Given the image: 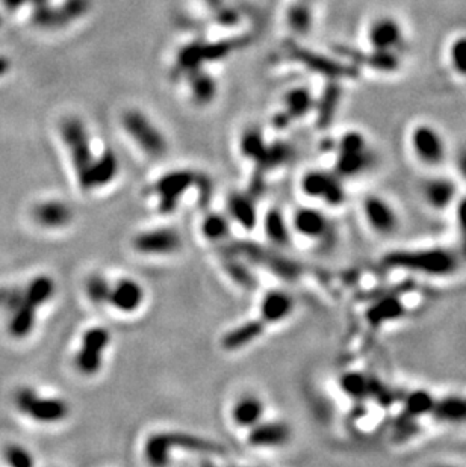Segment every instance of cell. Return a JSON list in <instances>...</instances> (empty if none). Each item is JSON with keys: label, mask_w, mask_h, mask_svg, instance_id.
I'll return each mask as SVG.
<instances>
[{"label": "cell", "mask_w": 466, "mask_h": 467, "mask_svg": "<svg viewBox=\"0 0 466 467\" xmlns=\"http://www.w3.org/2000/svg\"><path fill=\"white\" fill-rule=\"evenodd\" d=\"M383 265L391 270L412 272L424 277H450L459 271L460 256L450 248H400L386 253L382 259Z\"/></svg>", "instance_id": "obj_1"}, {"label": "cell", "mask_w": 466, "mask_h": 467, "mask_svg": "<svg viewBox=\"0 0 466 467\" xmlns=\"http://www.w3.org/2000/svg\"><path fill=\"white\" fill-rule=\"evenodd\" d=\"M190 451L197 454H221V446L200 435L188 433H157L144 445L145 460L153 466H167L173 461V451Z\"/></svg>", "instance_id": "obj_2"}, {"label": "cell", "mask_w": 466, "mask_h": 467, "mask_svg": "<svg viewBox=\"0 0 466 467\" xmlns=\"http://www.w3.org/2000/svg\"><path fill=\"white\" fill-rule=\"evenodd\" d=\"M375 165L377 156L363 133L353 131L339 138L338 145H336L335 173L344 180L366 174Z\"/></svg>", "instance_id": "obj_3"}, {"label": "cell", "mask_w": 466, "mask_h": 467, "mask_svg": "<svg viewBox=\"0 0 466 467\" xmlns=\"http://www.w3.org/2000/svg\"><path fill=\"white\" fill-rule=\"evenodd\" d=\"M112 342V333L106 327H90L79 343V350L75 354L76 371L86 379H93L102 371L105 363V354Z\"/></svg>", "instance_id": "obj_4"}, {"label": "cell", "mask_w": 466, "mask_h": 467, "mask_svg": "<svg viewBox=\"0 0 466 467\" xmlns=\"http://www.w3.org/2000/svg\"><path fill=\"white\" fill-rule=\"evenodd\" d=\"M14 401L23 414L39 423H59L70 416V404L58 396H43L31 387L17 390Z\"/></svg>", "instance_id": "obj_5"}, {"label": "cell", "mask_w": 466, "mask_h": 467, "mask_svg": "<svg viewBox=\"0 0 466 467\" xmlns=\"http://www.w3.org/2000/svg\"><path fill=\"white\" fill-rule=\"evenodd\" d=\"M61 135L64 138L68 154H70L77 183L82 188L86 174L97 157L93 152L91 136L88 133L84 123L76 120V118L75 120L73 118L72 120H65L61 124Z\"/></svg>", "instance_id": "obj_6"}, {"label": "cell", "mask_w": 466, "mask_h": 467, "mask_svg": "<svg viewBox=\"0 0 466 467\" xmlns=\"http://www.w3.org/2000/svg\"><path fill=\"white\" fill-rule=\"evenodd\" d=\"M197 183L198 176L191 170H174L161 176L150 191L156 197L157 211L162 215L173 213L182 197Z\"/></svg>", "instance_id": "obj_7"}, {"label": "cell", "mask_w": 466, "mask_h": 467, "mask_svg": "<svg viewBox=\"0 0 466 467\" xmlns=\"http://www.w3.org/2000/svg\"><path fill=\"white\" fill-rule=\"evenodd\" d=\"M300 190L306 197L312 198V200H321L330 207H339L347 200L344 178L335 171H307L302 177Z\"/></svg>", "instance_id": "obj_8"}, {"label": "cell", "mask_w": 466, "mask_h": 467, "mask_svg": "<svg viewBox=\"0 0 466 467\" xmlns=\"http://www.w3.org/2000/svg\"><path fill=\"white\" fill-rule=\"evenodd\" d=\"M410 148L416 161L424 166L438 168L447 161V143L438 129L430 124H420L410 132Z\"/></svg>", "instance_id": "obj_9"}, {"label": "cell", "mask_w": 466, "mask_h": 467, "mask_svg": "<svg viewBox=\"0 0 466 467\" xmlns=\"http://www.w3.org/2000/svg\"><path fill=\"white\" fill-rule=\"evenodd\" d=\"M126 133L141 148L144 154L161 157L168 150V143L164 133L148 118L140 112H127L123 118Z\"/></svg>", "instance_id": "obj_10"}, {"label": "cell", "mask_w": 466, "mask_h": 467, "mask_svg": "<svg viewBox=\"0 0 466 467\" xmlns=\"http://www.w3.org/2000/svg\"><path fill=\"white\" fill-rule=\"evenodd\" d=\"M362 216L370 230L382 237H389L400 230V215L394 204L382 195H366L361 204Z\"/></svg>", "instance_id": "obj_11"}, {"label": "cell", "mask_w": 466, "mask_h": 467, "mask_svg": "<svg viewBox=\"0 0 466 467\" xmlns=\"http://www.w3.org/2000/svg\"><path fill=\"white\" fill-rule=\"evenodd\" d=\"M136 253L152 257H165L179 253L183 246L182 235L171 227H156L136 233L132 239Z\"/></svg>", "instance_id": "obj_12"}, {"label": "cell", "mask_w": 466, "mask_h": 467, "mask_svg": "<svg viewBox=\"0 0 466 467\" xmlns=\"http://www.w3.org/2000/svg\"><path fill=\"white\" fill-rule=\"evenodd\" d=\"M422 202L432 211L445 212L454 206L459 198V186L447 176H430L424 178L420 185Z\"/></svg>", "instance_id": "obj_13"}, {"label": "cell", "mask_w": 466, "mask_h": 467, "mask_svg": "<svg viewBox=\"0 0 466 467\" xmlns=\"http://www.w3.org/2000/svg\"><path fill=\"white\" fill-rule=\"evenodd\" d=\"M145 301L144 286L131 277H123L111 284L108 305L118 313L132 315L143 307Z\"/></svg>", "instance_id": "obj_14"}, {"label": "cell", "mask_w": 466, "mask_h": 467, "mask_svg": "<svg viewBox=\"0 0 466 467\" xmlns=\"http://www.w3.org/2000/svg\"><path fill=\"white\" fill-rule=\"evenodd\" d=\"M292 439L290 423L283 421H261L249 430L247 440L257 449H279Z\"/></svg>", "instance_id": "obj_15"}, {"label": "cell", "mask_w": 466, "mask_h": 467, "mask_svg": "<svg viewBox=\"0 0 466 467\" xmlns=\"http://www.w3.org/2000/svg\"><path fill=\"white\" fill-rule=\"evenodd\" d=\"M291 228L309 241H325L332 235V223L320 209L300 207L295 211Z\"/></svg>", "instance_id": "obj_16"}, {"label": "cell", "mask_w": 466, "mask_h": 467, "mask_svg": "<svg viewBox=\"0 0 466 467\" xmlns=\"http://www.w3.org/2000/svg\"><path fill=\"white\" fill-rule=\"evenodd\" d=\"M368 39L375 51L400 53L404 47V35L400 23L391 17H380L371 25Z\"/></svg>", "instance_id": "obj_17"}, {"label": "cell", "mask_w": 466, "mask_h": 467, "mask_svg": "<svg viewBox=\"0 0 466 467\" xmlns=\"http://www.w3.org/2000/svg\"><path fill=\"white\" fill-rule=\"evenodd\" d=\"M118 173H120V161H118L114 152L106 150L96 157L81 190L84 192L102 190V188H106L115 180Z\"/></svg>", "instance_id": "obj_18"}, {"label": "cell", "mask_w": 466, "mask_h": 467, "mask_svg": "<svg viewBox=\"0 0 466 467\" xmlns=\"http://www.w3.org/2000/svg\"><path fill=\"white\" fill-rule=\"evenodd\" d=\"M294 310H295L294 296L286 291L276 289L265 294V296L262 298L259 317H262L264 322L270 327L290 320Z\"/></svg>", "instance_id": "obj_19"}, {"label": "cell", "mask_w": 466, "mask_h": 467, "mask_svg": "<svg viewBox=\"0 0 466 467\" xmlns=\"http://www.w3.org/2000/svg\"><path fill=\"white\" fill-rule=\"evenodd\" d=\"M430 416L442 425L466 426V395L447 393L436 396Z\"/></svg>", "instance_id": "obj_20"}, {"label": "cell", "mask_w": 466, "mask_h": 467, "mask_svg": "<svg viewBox=\"0 0 466 467\" xmlns=\"http://www.w3.org/2000/svg\"><path fill=\"white\" fill-rule=\"evenodd\" d=\"M32 215L39 225L44 228H52V230L70 225L75 218L72 206L61 200H47L38 203L34 207Z\"/></svg>", "instance_id": "obj_21"}, {"label": "cell", "mask_w": 466, "mask_h": 467, "mask_svg": "<svg viewBox=\"0 0 466 467\" xmlns=\"http://www.w3.org/2000/svg\"><path fill=\"white\" fill-rule=\"evenodd\" d=\"M231 414L238 428L250 430L265 417V402L254 393L241 395L235 401Z\"/></svg>", "instance_id": "obj_22"}, {"label": "cell", "mask_w": 466, "mask_h": 467, "mask_svg": "<svg viewBox=\"0 0 466 467\" xmlns=\"http://www.w3.org/2000/svg\"><path fill=\"white\" fill-rule=\"evenodd\" d=\"M408 309L399 296H383L375 300L365 312V320L373 327H384L403 320Z\"/></svg>", "instance_id": "obj_23"}, {"label": "cell", "mask_w": 466, "mask_h": 467, "mask_svg": "<svg viewBox=\"0 0 466 467\" xmlns=\"http://www.w3.org/2000/svg\"><path fill=\"white\" fill-rule=\"evenodd\" d=\"M266 329H268V325L264 322L262 317L247 321L241 325L235 327V329H232L231 331H227L223 336L221 345L227 351H240L242 348L249 346L250 343L259 339V337L266 331Z\"/></svg>", "instance_id": "obj_24"}, {"label": "cell", "mask_w": 466, "mask_h": 467, "mask_svg": "<svg viewBox=\"0 0 466 467\" xmlns=\"http://www.w3.org/2000/svg\"><path fill=\"white\" fill-rule=\"evenodd\" d=\"M339 52H342L345 56L351 58L356 64H365L366 67H371L384 73L395 72L401 64L400 53L395 52L375 51V48H373L371 52H361L356 51V48H347V47H341Z\"/></svg>", "instance_id": "obj_25"}, {"label": "cell", "mask_w": 466, "mask_h": 467, "mask_svg": "<svg viewBox=\"0 0 466 467\" xmlns=\"http://www.w3.org/2000/svg\"><path fill=\"white\" fill-rule=\"evenodd\" d=\"M227 212L232 221L240 224L245 230H252L257 223V209L250 197L233 194L227 202Z\"/></svg>", "instance_id": "obj_26"}, {"label": "cell", "mask_w": 466, "mask_h": 467, "mask_svg": "<svg viewBox=\"0 0 466 467\" xmlns=\"http://www.w3.org/2000/svg\"><path fill=\"white\" fill-rule=\"evenodd\" d=\"M9 313H11V320H9V333L11 336L17 337V339H23V337L31 334L37 322V307L23 300L22 304Z\"/></svg>", "instance_id": "obj_27"}, {"label": "cell", "mask_w": 466, "mask_h": 467, "mask_svg": "<svg viewBox=\"0 0 466 467\" xmlns=\"http://www.w3.org/2000/svg\"><path fill=\"white\" fill-rule=\"evenodd\" d=\"M25 300L32 304L37 309L47 304L56 294V283L52 277L38 275L32 278L29 284L23 289Z\"/></svg>", "instance_id": "obj_28"}, {"label": "cell", "mask_w": 466, "mask_h": 467, "mask_svg": "<svg viewBox=\"0 0 466 467\" xmlns=\"http://www.w3.org/2000/svg\"><path fill=\"white\" fill-rule=\"evenodd\" d=\"M341 390L351 400H365L371 395L373 383L363 372H345L339 379Z\"/></svg>", "instance_id": "obj_29"}, {"label": "cell", "mask_w": 466, "mask_h": 467, "mask_svg": "<svg viewBox=\"0 0 466 467\" xmlns=\"http://www.w3.org/2000/svg\"><path fill=\"white\" fill-rule=\"evenodd\" d=\"M264 228L266 236L277 245H286L291 237V225L287 224L280 211H270L265 216Z\"/></svg>", "instance_id": "obj_30"}, {"label": "cell", "mask_w": 466, "mask_h": 467, "mask_svg": "<svg viewBox=\"0 0 466 467\" xmlns=\"http://www.w3.org/2000/svg\"><path fill=\"white\" fill-rule=\"evenodd\" d=\"M436 396L429 390H413L404 400V410L412 416L413 419L421 416H430Z\"/></svg>", "instance_id": "obj_31"}, {"label": "cell", "mask_w": 466, "mask_h": 467, "mask_svg": "<svg viewBox=\"0 0 466 467\" xmlns=\"http://www.w3.org/2000/svg\"><path fill=\"white\" fill-rule=\"evenodd\" d=\"M202 233L212 242H220L226 239L231 233V218L221 213L207 215L202 223Z\"/></svg>", "instance_id": "obj_32"}, {"label": "cell", "mask_w": 466, "mask_h": 467, "mask_svg": "<svg viewBox=\"0 0 466 467\" xmlns=\"http://www.w3.org/2000/svg\"><path fill=\"white\" fill-rule=\"evenodd\" d=\"M111 282L102 274H93L85 282V294L88 301L94 305H108L109 291H111Z\"/></svg>", "instance_id": "obj_33"}, {"label": "cell", "mask_w": 466, "mask_h": 467, "mask_svg": "<svg viewBox=\"0 0 466 467\" xmlns=\"http://www.w3.org/2000/svg\"><path fill=\"white\" fill-rule=\"evenodd\" d=\"M291 26L299 32H307L312 25V13L307 4H299L291 9L290 15Z\"/></svg>", "instance_id": "obj_34"}, {"label": "cell", "mask_w": 466, "mask_h": 467, "mask_svg": "<svg viewBox=\"0 0 466 467\" xmlns=\"http://www.w3.org/2000/svg\"><path fill=\"white\" fill-rule=\"evenodd\" d=\"M5 459L6 461L14 467H32L34 459L29 451L18 445H9L5 449Z\"/></svg>", "instance_id": "obj_35"}, {"label": "cell", "mask_w": 466, "mask_h": 467, "mask_svg": "<svg viewBox=\"0 0 466 467\" xmlns=\"http://www.w3.org/2000/svg\"><path fill=\"white\" fill-rule=\"evenodd\" d=\"M287 105H290V118H299L302 115H306L312 107L311 94L307 91H297L291 94Z\"/></svg>", "instance_id": "obj_36"}, {"label": "cell", "mask_w": 466, "mask_h": 467, "mask_svg": "<svg viewBox=\"0 0 466 467\" xmlns=\"http://www.w3.org/2000/svg\"><path fill=\"white\" fill-rule=\"evenodd\" d=\"M451 64L455 72L466 77V37L455 39L451 46Z\"/></svg>", "instance_id": "obj_37"}, {"label": "cell", "mask_w": 466, "mask_h": 467, "mask_svg": "<svg viewBox=\"0 0 466 467\" xmlns=\"http://www.w3.org/2000/svg\"><path fill=\"white\" fill-rule=\"evenodd\" d=\"M338 102H339L338 88H332L330 91H327V94L324 96V100H323V105L320 109V120L323 124L330 123Z\"/></svg>", "instance_id": "obj_38"}, {"label": "cell", "mask_w": 466, "mask_h": 467, "mask_svg": "<svg viewBox=\"0 0 466 467\" xmlns=\"http://www.w3.org/2000/svg\"><path fill=\"white\" fill-rule=\"evenodd\" d=\"M454 215H455V223H458L459 233L466 232V195L458 198V202L454 203Z\"/></svg>", "instance_id": "obj_39"}, {"label": "cell", "mask_w": 466, "mask_h": 467, "mask_svg": "<svg viewBox=\"0 0 466 467\" xmlns=\"http://www.w3.org/2000/svg\"><path fill=\"white\" fill-rule=\"evenodd\" d=\"M454 168L458 171L459 177L463 182H466V145L460 147L454 156Z\"/></svg>", "instance_id": "obj_40"}, {"label": "cell", "mask_w": 466, "mask_h": 467, "mask_svg": "<svg viewBox=\"0 0 466 467\" xmlns=\"http://www.w3.org/2000/svg\"><path fill=\"white\" fill-rule=\"evenodd\" d=\"M459 256L460 259L466 262V232L460 233V248H459Z\"/></svg>", "instance_id": "obj_41"}]
</instances>
